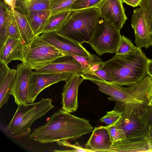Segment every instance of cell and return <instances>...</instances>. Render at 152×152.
<instances>
[{
	"label": "cell",
	"instance_id": "cell-1",
	"mask_svg": "<svg viewBox=\"0 0 152 152\" xmlns=\"http://www.w3.org/2000/svg\"><path fill=\"white\" fill-rule=\"evenodd\" d=\"M94 128L88 120L60 109L47 118L46 124L35 129L29 138L41 143L75 140L92 132Z\"/></svg>",
	"mask_w": 152,
	"mask_h": 152
},
{
	"label": "cell",
	"instance_id": "cell-2",
	"mask_svg": "<svg viewBox=\"0 0 152 152\" xmlns=\"http://www.w3.org/2000/svg\"><path fill=\"white\" fill-rule=\"evenodd\" d=\"M148 58L141 49L124 55L114 56L104 62L103 69L113 79L112 83L129 86L139 83L148 75L147 67Z\"/></svg>",
	"mask_w": 152,
	"mask_h": 152
},
{
	"label": "cell",
	"instance_id": "cell-3",
	"mask_svg": "<svg viewBox=\"0 0 152 152\" xmlns=\"http://www.w3.org/2000/svg\"><path fill=\"white\" fill-rule=\"evenodd\" d=\"M96 7L72 11L56 31L61 35L82 44L91 39L100 17Z\"/></svg>",
	"mask_w": 152,
	"mask_h": 152
},
{
	"label": "cell",
	"instance_id": "cell-4",
	"mask_svg": "<svg viewBox=\"0 0 152 152\" xmlns=\"http://www.w3.org/2000/svg\"><path fill=\"white\" fill-rule=\"evenodd\" d=\"M51 99L42 97L37 102L18 105L6 129L15 137L29 135L33 123L54 108Z\"/></svg>",
	"mask_w": 152,
	"mask_h": 152
},
{
	"label": "cell",
	"instance_id": "cell-5",
	"mask_svg": "<svg viewBox=\"0 0 152 152\" xmlns=\"http://www.w3.org/2000/svg\"><path fill=\"white\" fill-rule=\"evenodd\" d=\"M142 103L117 101L114 109L121 113V117L115 124L124 132L126 139L148 137L149 128L142 115Z\"/></svg>",
	"mask_w": 152,
	"mask_h": 152
},
{
	"label": "cell",
	"instance_id": "cell-6",
	"mask_svg": "<svg viewBox=\"0 0 152 152\" xmlns=\"http://www.w3.org/2000/svg\"><path fill=\"white\" fill-rule=\"evenodd\" d=\"M68 55L37 36L23 47V63L32 69H37L51 63L56 59Z\"/></svg>",
	"mask_w": 152,
	"mask_h": 152
},
{
	"label": "cell",
	"instance_id": "cell-7",
	"mask_svg": "<svg viewBox=\"0 0 152 152\" xmlns=\"http://www.w3.org/2000/svg\"><path fill=\"white\" fill-rule=\"evenodd\" d=\"M121 37L120 31L100 16L93 35L87 43L100 56L106 53L113 54L117 50Z\"/></svg>",
	"mask_w": 152,
	"mask_h": 152
},
{
	"label": "cell",
	"instance_id": "cell-8",
	"mask_svg": "<svg viewBox=\"0 0 152 152\" xmlns=\"http://www.w3.org/2000/svg\"><path fill=\"white\" fill-rule=\"evenodd\" d=\"M72 74L70 72L44 73L32 71L28 103L34 102L38 95L46 88L61 81L66 82Z\"/></svg>",
	"mask_w": 152,
	"mask_h": 152
},
{
	"label": "cell",
	"instance_id": "cell-9",
	"mask_svg": "<svg viewBox=\"0 0 152 152\" xmlns=\"http://www.w3.org/2000/svg\"><path fill=\"white\" fill-rule=\"evenodd\" d=\"M95 7L98 9L101 17L119 31L128 19L122 0H102Z\"/></svg>",
	"mask_w": 152,
	"mask_h": 152
},
{
	"label": "cell",
	"instance_id": "cell-10",
	"mask_svg": "<svg viewBox=\"0 0 152 152\" xmlns=\"http://www.w3.org/2000/svg\"><path fill=\"white\" fill-rule=\"evenodd\" d=\"M15 80L10 94L18 105L28 103L32 69L23 62L18 64Z\"/></svg>",
	"mask_w": 152,
	"mask_h": 152
},
{
	"label": "cell",
	"instance_id": "cell-11",
	"mask_svg": "<svg viewBox=\"0 0 152 152\" xmlns=\"http://www.w3.org/2000/svg\"><path fill=\"white\" fill-rule=\"evenodd\" d=\"M40 37L58 49L66 53H70L87 58L91 55L81 44L59 34L56 31L43 33Z\"/></svg>",
	"mask_w": 152,
	"mask_h": 152
},
{
	"label": "cell",
	"instance_id": "cell-12",
	"mask_svg": "<svg viewBox=\"0 0 152 152\" xmlns=\"http://www.w3.org/2000/svg\"><path fill=\"white\" fill-rule=\"evenodd\" d=\"M131 20L136 45L141 49L150 48L152 46V30L147 22L141 8L134 10Z\"/></svg>",
	"mask_w": 152,
	"mask_h": 152
},
{
	"label": "cell",
	"instance_id": "cell-13",
	"mask_svg": "<svg viewBox=\"0 0 152 152\" xmlns=\"http://www.w3.org/2000/svg\"><path fill=\"white\" fill-rule=\"evenodd\" d=\"M80 77V74L77 72L73 74L63 87L61 94L62 108L67 112L72 113L78 108V88L84 80Z\"/></svg>",
	"mask_w": 152,
	"mask_h": 152
},
{
	"label": "cell",
	"instance_id": "cell-14",
	"mask_svg": "<svg viewBox=\"0 0 152 152\" xmlns=\"http://www.w3.org/2000/svg\"><path fill=\"white\" fill-rule=\"evenodd\" d=\"M82 69L80 64L75 59L69 55L59 57L49 64L36 70V72L44 73L77 72L81 74Z\"/></svg>",
	"mask_w": 152,
	"mask_h": 152
},
{
	"label": "cell",
	"instance_id": "cell-15",
	"mask_svg": "<svg viewBox=\"0 0 152 152\" xmlns=\"http://www.w3.org/2000/svg\"><path fill=\"white\" fill-rule=\"evenodd\" d=\"M112 145L106 126L95 127L85 148L93 152H109Z\"/></svg>",
	"mask_w": 152,
	"mask_h": 152
},
{
	"label": "cell",
	"instance_id": "cell-16",
	"mask_svg": "<svg viewBox=\"0 0 152 152\" xmlns=\"http://www.w3.org/2000/svg\"><path fill=\"white\" fill-rule=\"evenodd\" d=\"M24 42L21 39L8 37L0 48V60L8 64L13 60L23 61Z\"/></svg>",
	"mask_w": 152,
	"mask_h": 152
},
{
	"label": "cell",
	"instance_id": "cell-17",
	"mask_svg": "<svg viewBox=\"0 0 152 152\" xmlns=\"http://www.w3.org/2000/svg\"><path fill=\"white\" fill-rule=\"evenodd\" d=\"M149 137L134 139H124L113 143L109 152H150Z\"/></svg>",
	"mask_w": 152,
	"mask_h": 152
},
{
	"label": "cell",
	"instance_id": "cell-18",
	"mask_svg": "<svg viewBox=\"0 0 152 152\" xmlns=\"http://www.w3.org/2000/svg\"><path fill=\"white\" fill-rule=\"evenodd\" d=\"M12 12L22 39L25 44L30 43L37 36L33 31L25 15L16 8Z\"/></svg>",
	"mask_w": 152,
	"mask_h": 152
},
{
	"label": "cell",
	"instance_id": "cell-19",
	"mask_svg": "<svg viewBox=\"0 0 152 152\" xmlns=\"http://www.w3.org/2000/svg\"><path fill=\"white\" fill-rule=\"evenodd\" d=\"M50 1L45 0H17L15 8L27 16L38 11L50 10Z\"/></svg>",
	"mask_w": 152,
	"mask_h": 152
},
{
	"label": "cell",
	"instance_id": "cell-20",
	"mask_svg": "<svg viewBox=\"0 0 152 152\" xmlns=\"http://www.w3.org/2000/svg\"><path fill=\"white\" fill-rule=\"evenodd\" d=\"M50 10L37 12L26 16L34 34L39 36L50 16Z\"/></svg>",
	"mask_w": 152,
	"mask_h": 152
},
{
	"label": "cell",
	"instance_id": "cell-21",
	"mask_svg": "<svg viewBox=\"0 0 152 152\" xmlns=\"http://www.w3.org/2000/svg\"><path fill=\"white\" fill-rule=\"evenodd\" d=\"M16 69H11L5 77L0 81V107L6 104L10 94L11 89L16 75Z\"/></svg>",
	"mask_w": 152,
	"mask_h": 152
},
{
	"label": "cell",
	"instance_id": "cell-22",
	"mask_svg": "<svg viewBox=\"0 0 152 152\" xmlns=\"http://www.w3.org/2000/svg\"><path fill=\"white\" fill-rule=\"evenodd\" d=\"M72 11L70 10H66L50 15L42 33L57 31L63 25Z\"/></svg>",
	"mask_w": 152,
	"mask_h": 152
},
{
	"label": "cell",
	"instance_id": "cell-23",
	"mask_svg": "<svg viewBox=\"0 0 152 152\" xmlns=\"http://www.w3.org/2000/svg\"><path fill=\"white\" fill-rule=\"evenodd\" d=\"M10 9L4 2H1L0 9V48L7 37L5 25L8 12Z\"/></svg>",
	"mask_w": 152,
	"mask_h": 152
},
{
	"label": "cell",
	"instance_id": "cell-24",
	"mask_svg": "<svg viewBox=\"0 0 152 152\" xmlns=\"http://www.w3.org/2000/svg\"><path fill=\"white\" fill-rule=\"evenodd\" d=\"M80 75L84 80L92 81L94 80L102 81L112 83L113 81V79L110 74L102 69L94 72L81 73Z\"/></svg>",
	"mask_w": 152,
	"mask_h": 152
},
{
	"label": "cell",
	"instance_id": "cell-25",
	"mask_svg": "<svg viewBox=\"0 0 152 152\" xmlns=\"http://www.w3.org/2000/svg\"><path fill=\"white\" fill-rule=\"evenodd\" d=\"M5 26L7 37H10L13 38H18L23 41L15 19L12 15V10L10 9L8 14Z\"/></svg>",
	"mask_w": 152,
	"mask_h": 152
},
{
	"label": "cell",
	"instance_id": "cell-26",
	"mask_svg": "<svg viewBox=\"0 0 152 152\" xmlns=\"http://www.w3.org/2000/svg\"><path fill=\"white\" fill-rule=\"evenodd\" d=\"M137 47L134 45L130 39L124 35H122L115 53V55H121L127 54L135 50Z\"/></svg>",
	"mask_w": 152,
	"mask_h": 152
},
{
	"label": "cell",
	"instance_id": "cell-27",
	"mask_svg": "<svg viewBox=\"0 0 152 152\" xmlns=\"http://www.w3.org/2000/svg\"><path fill=\"white\" fill-rule=\"evenodd\" d=\"M75 0H62L57 3L50 4V15L64 11L70 10L71 7Z\"/></svg>",
	"mask_w": 152,
	"mask_h": 152
},
{
	"label": "cell",
	"instance_id": "cell-28",
	"mask_svg": "<svg viewBox=\"0 0 152 152\" xmlns=\"http://www.w3.org/2000/svg\"><path fill=\"white\" fill-rule=\"evenodd\" d=\"M139 5L147 22L152 30V0H141Z\"/></svg>",
	"mask_w": 152,
	"mask_h": 152
},
{
	"label": "cell",
	"instance_id": "cell-29",
	"mask_svg": "<svg viewBox=\"0 0 152 152\" xmlns=\"http://www.w3.org/2000/svg\"><path fill=\"white\" fill-rule=\"evenodd\" d=\"M106 127L109 132L112 145L117 141L125 139L124 132L115 124Z\"/></svg>",
	"mask_w": 152,
	"mask_h": 152
},
{
	"label": "cell",
	"instance_id": "cell-30",
	"mask_svg": "<svg viewBox=\"0 0 152 152\" xmlns=\"http://www.w3.org/2000/svg\"><path fill=\"white\" fill-rule=\"evenodd\" d=\"M121 116L120 112L114 109L111 111L107 112L106 114L99 120V121L105 123L106 126H108L116 123Z\"/></svg>",
	"mask_w": 152,
	"mask_h": 152
},
{
	"label": "cell",
	"instance_id": "cell-31",
	"mask_svg": "<svg viewBox=\"0 0 152 152\" xmlns=\"http://www.w3.org/2000/svg\"><path fill=\"white\" fill-rule=\"evenodd\" d=\"M91 62L89 67L83 70L81 73H85L94 72L102 69L104 62L95 55L92 54L91 57Z\"/></svg>",
	"mask_w": 152,
	"mask_h": 152
},
{
	"label": "cell",
	"instance_id": "cell-32",
	"mask_svg": "<svg viewBox=\"0 0 152 152\" xmlns=\"http://www.w3.org/2000/svg\"><path fill=\"white\" fill-rule=\"evenodd\" d=\"M102 0H75L72 4V11L87 8L95 6Z\"/></svg>",
	"mask_w": 152,
	"mask_h": 152
},
{
	"label": "cell",
	"instance_id": "cell-33",
	"mask_svg": "<svg viewBox=\"0 0 152 152\" xmlns=\"http://www.w3.org/2000/svg\"><path fill=\"white\" fill-rule=\"evenodd\" d=\"M142 115L143 119L149 128L152 127V106L142 104Z\"/></svg>",
	"mask_w": 152,
	"mask_h": 152
},
{
	"label": "cell",
	"instance_id": "cell-34",
	"mask_svg": "<svg viewBox=\"0 0 152 152\" xmlns=\"http://www.w3.org/2000/svg\"><path fill=\"white\" fill-rule=\"evenodd\" d=\"M57 142L60 145L70 148L72 152H93L92 151L83 148L78 142L72 144L67 140H65L58 141Z\"/></svg>",
	"mask_w": 152,
	"mask_h": 152
},
{
	"label": "cell",
	"instance_id": "cell-35",
	"mask_svg": "<svg viewBox=\"0 0 152 152\" xmlns=\"http://www.w3.org/2000/svg\"><path fill=\"white\" fill-rule=\"evenodd\" d=\"M67 54L68 55L74 58L80 63L81 66L82 71L89 67L91 62V57L89 58H87L70 53H67Z\"/></svg>",
	"mask_w": 152,
	"mask_h": 152
},
{
	"label": "cell",
	"instance_id": "cell-36",
	"mask_svg": "<svg viewBox=\"0 0 152 152\" xmlns=\"http://www.w3.org/2000/svg\"><path fill=\"white\" fill-rule=\"evenodd\" d=\"M11 69L7 64L0 60V81L5 77Z\"/></svg>",
	"mask_w": 152,
	"mask_h": 152
},
{
	"label": "cell",
	"instance_id": "cell-37",
	"mask_svg": "<svg viewBox=\"0 0 152 152\" xmlns=\"http://www.w3.org/2000/svg\"><path fill=\"white\" fill-rule=\"evenodd\" d=\"M124 2L127 4L133 7H137L139 5L141 0H122Z\"/></svg>",
	"mask_w": 152,
	"mask_h": 152
},
{
	"label": "cell",
	"instance_id": "cell-38",
	"mask_svg": "<svg viewBox=\"0 0 152 152\" xmlns=\"http://www.w3.org/2000/svg\"><path fill=\"white\" fill-rule=\"evenodd\" d=\"M4 2L12 10H14L16 7L17 0H4Z\"/></svg>",
	"mask_w": 152,
	"mask_h": 152
},
{
	"label": "cell",
	"instance_id": "cell-39",
	"mask_svg": "<svg viewBox=\"0 0 152 152\" xmlns=\"http://www.w3.org/2000/svg\"><path fill=\"white\" fill-rule=\"evenodd\" d=\"M148 75L152 77V59L148 58L147 67Z\"/></svg>",
	"mask_w": 152,
	"mask_h": 152
},
{
	"label": "cell",
	"instance_id": "cell-40",
	"mask_svg": "<svg viewBox=\"0 0 152 152\" xmlns=\"http://www.w3.org/2000/svg\"><path fill=\"white\" fill-rule=\"evenodd\" d=\"M148 136L151 145L150 152H152V127L149 129Z\"/></svg>",
	"mask_w": 152,
	"mask_h": 152
},
{
	"label": "cell",
	"instance_id": "cell-41",
	"mask_svg": "<svg viewBox=\"0 0 152 152\" xmlns=\"http://www.w3.org/2000/svg\"><path fill=\"white\" fill-rule=\"evenodd\" d=\"M48 1H50V4H53L56 3H57L58 1H59L62 0H45Z\"/></svg>",
	"mask_w": 152,
	"mask_h": 152
},
{
	"label": "cell",
	"instance_id": "cell-42",
	"mask_svg": "<svg viewBox=\"0 0 152 152\" xmlns=\"http://www.w3.org/2000/svg\"><path fill=\"white\" fill-rule=\"evenodd\" d=\"M147 105L149 106H152V95L149 100Z\"/></svg>",
	"mask_w": 152,
	"mask_h": 152
}]
</instances>
